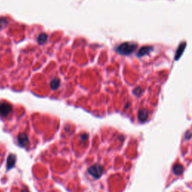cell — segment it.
I'll list each match as a JSON object with an SVG mask.
<instances>
[{"mask_svg": "<svg viewBox=\"0 0 192 192\" xmlns=\"http://www.w3.org/2000/svg\"><path fill=\"white\" fill-rule=\"evenodd\" d=\"M137 48V44L133 43V42H125L119 45L116 48L117 53L119 54L128 56L135 52Z\"/></svg>", "mask_w": 192, "mask_h": 192, "instance_id": "1", "label": "cell"}, {"mask_svg": "<svg viewBox=\"0 0 192 192\" xmlns=\"http://www.w3.org/2000/svg\"><path fill=\"white\" fill-rule=\"evenodd\" d=\"M88 172L92 177L95 179H98L101 175L103 174L104 168L98 164H95L93 166L90 167L88 170Z\"/></svg>", "mask_w": 192, "mask_h": 192, "instance_id": "2", "label": "cell"}, {"mask_svg": "<svg viewBox=\"0 0 192 192\" xmlns=\"http://www.w3.org/2000/svg\"><path fill=\"white\" fill-rule=\"evenodd\" d=\"M12 111V106L7 102L0 103V116L6 117Z\"/></svg>", "mask_w": 192, "mask_h": 192, "instance_id": "3", "label": "cell"}, {"mask_svg": "<svg viewBox=\"0 0 192 192\" xmlns=\"http://www.w3.org/2000/svg\"><path fill=\"white\" fill-rule=\"evenodd\" d=\"M18 143H20V145H21L23 147L26 146L29 144V143L28 137H27V135H26L25 133H22V134H20V135L18 136Z\"/></svg>", "mask_w": 192, "mask_h": 192, "instance_id": "4", "label": "cell"}, {"mask_svg": "<svg viewBox=\"0 0 192 192\" xmlns=\"http://www.w3.org/2000/svg\"><path fill=\"white\" fill-rule=\"evenodd\" d=\"M153 50V47H150V46H146V47H141L139 51H138L137 56L138 57H141L143 56L147 55L149 53H150L151 51Z\"/></svg>", "mask_w": 192, "mask_h": 192, "instance_id": "5", "label": "cell"}, {"mask_svg": "<svg viewBox=\"0 0 192 192\" xmlns=\"http://www.w3.org/2000/svg\"><path fill=\"white\" fill-rule=\"evenodd\" d=\"M186 47V43L185 42H182V44H180L179 46L178 49H177V52H176V56H175V60H178L180 58V56H182L183 53L185 48Z\"/></svg>", "mask_w": 192, "mask_h": 192, "instance_id": "6", "label": "cell"}, {"mask_svg": "<svg viewBox=\"0 0 192 192\" xmlns=\"http://www.w3.org/2000/svg\"><path fill=\"white\" fill-rule=\"evenodd\" d=\"M148 111L146 110L142 109V110H140V111L138 112V119H139L140 122H145L148 119Z\"/></svg>", "mask_w": 192, "mask_h": 192, "instance_id": "7", "label": "cell"}, {"mask_svg": "<svg viewBox=\"0 0 192 192\" xmlns=\"http://www.w3.org/2000/svg\"><path fill=\"white\" fill-rule=\"evenodd\" d=\"M16 161V157L14 155H10L8 158L7 160V169H11L14 166V164H15Z\"/></svg>", "mask_w": 192, "mask_h": 192, "instance_id": "8", "label": "cell"}, {"mask_svg": "<svg viewBox=\"0 0 192 192\" xmlns=\"http://www.w3.org/2000/svg\"><path fill=\"white\" fill-rule=\"evenodd\" d=\"M184 171V167H182V165H181V164H176V165H174V167H173V173H174L175 175H177V176H179V175H181L182 173H183Z\"/></svg>", "mask_w": 192, "mask_h": 192, "instance_id": "9", "label": "cell"}, {"mask_svg": "<svg viewBox=\"0 0 192 192\" xmlns=\"http://www.w3.org/2000/svg\"><path fill=\"white\" fill-rule=\"evenodd\" d=\"M60 86V80L58 78H54L51 81L50 83V87L51 89L55 90V89H57Z\"/></svg>", "mask_w": 192, "mask_h": 192, "instance_id": "10", "label": "cell"}, {"mask_svg": "<svg viewBox=\"0 0 192 192\" xmlns=\"http://www.w3.org/2000/svg\"><path fill=\"white\" fill-rule=\"evenodd\" d=\"M47 40V35L45 33H41V35H39V36L38 37V42H39L40 44H44Z\"/></svg>", "mask_w": 192, "mask_h": 192, "instance_id": "11", "label": "cell"}, {"mask_svg": "<svg viewBox=\"0 0 192 192\" xmlns=\"http://www.w3.org/2000/svg\"><path fill=\"white\" fill-rule=\"evenodd\" d=\"M142 93V89L140 87H137L134 90V94L136 96H140Z\"/></svg>", "mask_w": 192, "mask_h": 192, "instance_id": "12", "label": "cell"}, {"mask_svg": "<svg viewBox=\"0 0 192 192\" xmlns=\"http://www.w3.org/2000/svg\"><path fill=\"white\" fill-rule=\"evenodd\" d=\"M191 137V134L190 131H187L186 132V134H185V138L187 139V140H188V139H190Z\"/></svg>", "mask_w": 192, "mask_h": 192, "instance_id": "13", "label": "cell"}, {"mask_svg": "<svg viewBox=\"0 0 192 192\" xmlns=\"http://www.w3.org/2000/svg\"><path fill=\"white\" fill-rule=\"evenodd\" d=\"M22 192H29V191L27 190H23L22 191Z\"/></svg>", "mask_w": 192, "mask_h": 192, "instance_id": "14", "label": "cell"}]
</instances>
